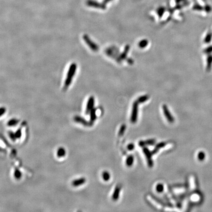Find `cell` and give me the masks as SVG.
I'll return each mask as SVG.
<instances>
[{"label": "cell", "instance_id": "obj_1", "mask_svg": "<svg viewBox=\"0 0 212 212\" xmlns=\"http://www.w3.org/2000/svg\"><path fill=\"white\" fill-rule=\"evenodd\" d=\"M77 70V65L76 63H73L70 65L69 68L68 69V73L67 77L65 81V88L66 89L71 84L73 77L74 76L75 74L76 73Z\"/></svg>", "mask_w": 212, "mask_h": 212}, {"label": "cell", "instance_id": "obj_2", "mask_svg": "<svg viewBox=\"0 0 212 212\" xmlns=\"http://www.w3.org/2000/svg\"><path fill=\"white\" fill-rule=\"evenodd\" d=\"M139 104L137 101H135L132 104L131 116V121L132 123H135L138 119Z\"/></svg>", "mask_w": 212, "mask_h": 212}, {"label": "cell", "instance_id": "obj_3", "mask_svg": "<svg viewBox=\"0 0 212 212\" xmlns=\"http://www.w3.org/2000/svg\"><path fill=\"white\" fill-rule=\"evenodd\" d=\"M83 39L85 41L88 46L90 47V49L93 51L97 52L99 50V47L96 44V43L93 41L87 35H84L83 36Z\"/></svg>", "mask_w": 212, "mask_h": 212}, {"label": "cell", "instance_id": "obj_4", "mask_svg": "<svg viewBox=\"0 0 212 212\" xmlns=\"http://www.w3.org/2000/svg\"><path fill=\"white\" fill-rule=\"evenodd\" d=\"M143 152L144 153L146 159H147V162L148 166L150 167H152L154 164V162L153 161L152 159V156L153 154L151 152V151L149 150V149L146 147H143Z\"/></svg>", "mask_w": 212, "mask_h": 212}, {"label": "cell", "instance_id": "obj_5", "mask_svg": "<svg viewBox=\"0 0 212 212\" xmlns=\"http://www.w3.org/2000/svg\"><path fill=\"white\" fill-rule=\"evenodd\" d=\"M162 110H163V113H164V116H166L167 121H169V123H171L174 122V118L171 115V113L169 111V109H168L167 106L166 105H163Z\"/></svg>", "mask_w": 212, "mask_h": 212}, {"label": "cell", "instance_id": "obj_6", "mask_svg": "<svg viewBox=\"0 0 212 212\" xmlns=\"http://www.w3.org/2000/svg\"><path fill=\"white\" fill-rule=\"evenodd\" d=\"M95 104V99L93 96H90L88 100L86 105V114H89L91 109H93Z\"/></svg>", "mask_w": 212, "mask_h": 212}, {"label": "cell", "instance_id": "obj_7", "mask_svg": "<svg viewBox=\"0 0 212 212\" xmlns=\"http://www.w3.org/2000/svg\"><path fill=\"white\" fill-rule=\"evenodd\" d=\"M74 120L76 122L81 123L82 124L85 125V126L90 127V126H92L93 122H92L91 121H86V119H84V118H82L81 116H75L74 118Z\"/></svg>", "mask_w": 212, "mask_h": 212}, {"label": "cell", "instance_id": "obj_8", "mask_svg": "<svg viewBox=\"0 0 212 212\" xmlns=\"http://www.w3.org/2000/svg\"><path fill=\"white\" fill-rule=\"evenodd\" d=\"M86 5L89 7H93L95 8H100L102 10H104L106 7L104 5L99 3L98 2H95L92 0H88L86 2Z\"/></svg>", "mask_w": 212, "mask_h": 212}, {"label": "cell", "instance_id": "obj_9", "mask_svg": "<svg viewBox=\"0 0 212 212\" xmlns=\"http://www.w3.org/2000/svg\"><path fill=\"white\" fill-rule=\"evenodd\" d=\"M156 140L154 139H147L144 141H140L139 145L140 147H144L146 145H153L155 144Z\"/></svg>", "mask_w": 212, "mask_h": 212}, {"label": "cell", "instance_id": "obj_10", "mask_svg": "<svg viewBox=\"0 0 212 212\" xmlns=\"http://www.w3.org/2000/svg\"><path fill=\"white\" fill-rule=\"evenodd\" d=\"M86 182V179L84 177L80 178L79 179H75L73 180L72 182V185L73 187H79L80 186L83 185V184H85Z\"/></svg>", "mask_w": 212, "mask_h": 212}, {"label": "cell", "instance_id": "obj_11", "mask_svg": "<svg viewBox=\"0 0 212 212\" xmlns=\"http://www.w3.org/2000/svg\"><path fill=\"white\" fill-rule=\"evenodd\" d=\"M120 187L119 186H116V188L114 189V192L112 196V199L113 200L116 201L118 199L119 197V195H120Z\"/></svg>", "mask_w": 212, "mask_h": 212}, {"label": "cell", "instance_id": "obj_12", "mask_svg": "<svg viewBox=\"0 0 212 212\" xmlns=\"http://www.w3.org/2000/svg\"><path fill=\"white\" fill-rule=\"evenodd\" d=\"M66 150L63 147L58 148L56 151V156L58 158L64 157L66 155Z\"/></svg>", "mask_w": 212, "mask_h": 212}, {"label": "cell", "instance_id": "obj_13", "mask_svg": "<svg viewBox=\"0 0 212 212\" xmlns=\"http://www.w3.org/2000/svg\"><path fill=\"white\" fill-rule=\"evenodd\" d=\"M207 64H206V70L209 72L211 70L212 67V55H208L207 58Z\"/></svg>", "mask_w": 212, "mask_h": 212}, {"label": "cell", "instance_id": "obj_14", "mask_svg": "<svg viewBox=\"0 0 212 212\" xmlns=\"http://www.w3.org/2000/svg\"><path fill=\"white\" fill-rule=\"evenodd\" d=\"M129 45H127L125 46V47L124 50V51L122 53H121V55L120 56L119 60H123L125 59V58H126V57H127L128 53L129 52Z\"/></svg>", "mask_w": 212, "mask_h": 212}, {"label": "cell", "instance_id": "obj_15", "mask_svg": "<svg viewBox=\"0 0 212 212\" xmlns=\"http://www.w3.org/2000/svg\"><path fill=\"white\" fill-rule=\"evenodd\" d=\"M90 120L92 122L96 120L97 116H96V109L95 108H93L90 111Z\"/></svg>", "mask_w": 212, "mask_h": 212}, {"label": "cell", "instance_id": "obj_16", "mask_svg": "<svg viewBox=\"0 0 212 212\" xmlns=\"http://www.w3.org/2000/svg\"><path fill=\"white\" fill-rule=\"evenodd\" d=\"M18 119L16 118H12L10 119V120H8L7 122V125L9 127H13L15 126V125L18 124L19 123Z\"/></svg>", "mask_w": 212, "mask_h": 212}, {"label": "cell", "instance_id": "obj_17", "mask_svg": "<svg viewBox=\"0 0 212 212\" xmlns=\"http://www.w3.org/2000/svg\"><path fill=\"white\" fill-rule=\"evenodd\" d=\"M134 161V158L132 155H130L126 159V165L128 167H131L132 166Z\"/></svg>", "mask_w": 212, "mask_h": 212}, {"label": "cell", "instance_id": "obj_18", "mask_svg": "<svg viewBox=\"0 0 212 212\" xmlns=\"http://www.w3.org/2000/svg\"><path fill=\"white\" fill-rule=\"evenodd\" d=\"M149 97L147 95H144L143 96H141L138 98V99L137 101H138V103H144L145 102L147 101L149 99Z\"/></svg>", "mask_w": 212, "mask_h": 212}, {"label": "cell", "instance_id": "obj_19", "mask_svg": "<svg viewBox=\"0 0 212 212\" xmlns=\"http://www.w3.org/2000/svg\"><path fill=\"white\" fill-rule=\"evenodd\" d=\"M22 176V173L21 171L18 169H15L14 172V177L15 179L17 180H19L21 179Z\"/></svg>", "mask_w": 212, "mask_h": 212}, {"label": "cell", "instance_id": "obj_20", "mask_svg": "<svg viewBox=\"0 0 212 212\" xmlns=\"http://www.w3.org/2000/svg\"><path fill=\"white\" fill-rule=\"evenodd\" d=\"M148 44V41L147 40L143 39L139 41L138 45L139 48L143 49V48H145L147 46Z\"/></svg>", "mask_w": 212, "mask_h": 212}, {"label": "cell", "instance_id": "obj_21", "mask_svg": "<svg viewBox=\"0 0 212 212\" xmlns=\"http://www.w3.org/2000/svg\"><path fill=\"white\" fill-rule=\"evenodd\" d=\"M212 39V32H209L206 35L205 39H204V42L206 44L209 43L211 41Z\"/></svg>", "mask_w": 212, "mask_h": 212}, {"label": "cell", "instance_id": "obj_22", "mask_svg": "<svg viewBox=\"0 0 212 212\" xmlns=\"http://www.w3.org/2000/svg\"><path fill=\"white\" fill-rule=\"evenodd\" d=\"M151 197L153 199H154V200L161 205L163 206H165L166 205V203L163 201L161 199L159 198V197H156V196L152 195V194L151 195Z\"/></svg>", "mask_w": 212, "mask_h": 212}, {"label": "cell", "instance_id": "obj_23", "mask_svg": "<svg viewBox=\"0 0 212 212\" xmlns=\"http://www.w3.org/2000/svg\"><path fill=\"white\" fill-rule=\"evenodd\" d=\"M164 190V186L161 183L158 184L156 186V191L158 193H162Z\"/></svg>", "mask_w": 212, "mask_h": 212}, {"label": "cell", "instance_id": "obj_24", "mask_svg": "<svg viewBox=\"0 0 212 212\" xmlns=\"http://www.w3.org/2000/svg\"><path fill=\"white\" fill-rule=\"evenodd\" d=\"M102 177H103V179H104V180L105 181H108L109 180V179H110L111 175H110V174L109 173V172L105 171H104V172H103V174H102Z\"/></svg>", "mask_w": 212, "mask_h": 212}, {"label": "cell", "instance_id": "obj_25", "mask_svg": "<svg viewBox=\"0 0 212 212\" xmlns=\"http://www.w3.org/2000/svg\"><path fill=\"white\" fill-rule=\"evenodd\" d=\"M126 126L125 124H123L122 125H121V127L120 128V129H119V132H118V135L119 136H122L123 135L124 133L125 132L126 130Z\"/></svg>", "mask_w": 212, "mask_h": 212}, {"label": "cell", "instance_id": "obj_26", "mask_svg": "<svg viewBox=\"0 0 212 212\" xmlns=\"http://www.w3.org/2000/svg\"><path fill=\"white\" fill-rule=\"evenodd\" d=\"M166 143H165V142H161V143H159L158 144H157L155 148L159 151V149L160 148L164 147V146L166 145Z\"/></svg>", "mask_w": 212, "mask_h": 212}, {"label": "cell", "instance_id": "obj_27", "mask_svg": "<svg viewBox=\"0 0 212 212\" xmlns=\"http://www.w3.org/2000/svg\"><path fill=\"white\" fill-rule=\"evenodd\" d=\"M203 52L206 54L210 55V54L212 53V46H210L208 47L207 48H205L203 50Z\"/></svg>", "mask_w": 212, "mask_h": 212}, {"label": "cell", "instance_id": "obj_28", "mask_svg": "<svg viewBox=\"0 0 212 212\" xmlns=\"http://www.w3.org/2000/svg\"><path fill=\"white\" fill-rule=\"evenodd\" d=\"M15 136L17 139H19L21 138L22 135L21 129H18L17 130L16 132H15Z\"/></svg>", "mask_w": 212, "mask_h": 212}, {"label": "cell", "instance_id": "obj_29", "mask_svg": "<svg viewBox=\"0 0 212 212\" xmlns=\"http://www.w3.org/2000/svg\"><path fill=\"white\" fill-rule=\"evenodd\" d=\"M8 135H9V136H10V137L12 141H15L17 139L16 138V136H15V132H12V131H10L8 132Z\"/></svg>", "mask_w": 212, "mask_h": 212}, {"label": "cell", "instance_id": "obj_30", "mask_svg": "<svg viewBox=\"0 0 212 212\" xmlns=\"http://www.w3.org/2000/svg\"><path fill=\"white\" fill-rule=\"evenodd\" d=\"M205 157V154L203 152H200L198 154V159L200 161H203Z\"/></svg>", "mask_w": 212, "mask_h": 212}, {"label": "cell", "instance_id": "obj_31", "mask_svg": "<svg viewBox=\"0 0 212 212\" xmlns=\"http://www.w3.org/2000/svg\"><path fill=\"white\" fill-rule=\"evenodd\" d=\"M164 12V7H161V8H159V10H158V15H159L160 17H161L162 16V15H163Z\"/></svg>", "mask_w": 212, "mask_h": 212}, {"label": "cell", "instance_id": "obj_32", "mask_svg": "<svg viewBox=\"0 0 212 212\" xmlns=\"http://www.w3.org/2000/svg\"><path fill=\"white\" fill-rule=\"evenodd\" d=\"M7 111V109L5 107H1L0 108V117L3 116L5 114Z\"/></svg>", "mask_w": 212, "mask_h": 212}, {"label": "cell", "instance_id": "obj_33", "mask_svg": "<svg viewBox=\"0 0 212 212\" xmlns=\"http://www.w3.org/2000/svg\"><path fill=\"white\" fill-rule=\"evenodd\" d=\"M135 148V145L132 143H130L127 146V149L129 151H132Z\"/></svg>", "mask_w": 212, "mask_h": 212}, {"label": "cell", "instance_id": "obj_34", "mask_svg": "<svg viewBox=\"0 0 212 212\" xmlns=\"http://www.w3.org/2000/svg\"><path fill=\"white\" fill-rule=\"evenodd\" d=\"M194 9L196 10H202V7L200 5H196L194 7Z\"/></svg>", "mask_w": 212, "mask_h": 212}, {"label": "cell", "instance_id": "obj_35", "mask_svg": "<svg viewBox=\"0 0 212 212\" xmlns=\"http://www.w3.org/2000/svg\"><path fill=\"white\" fill-rule=\"evenodd\" d=\"M128 63H129V64H130V65H132V63H133V60H131V59H129V60H128Z\"/></svg>", "mask_w": 212, "mask_h": 212}, {"label": "cell", "instance_id": "obj_36", "mask_svg": "<svg viewBox=\"0 0 212 212\" xmlns=\"http://www.w3.org/2000/svg\"><path fill=\"white\" fill-rule=\"evenodd\" d=\"M111 1V0H105V3H108V2Z\"/></svg>", "mask_w": 212, "mask_h": 212}]
</instances>
